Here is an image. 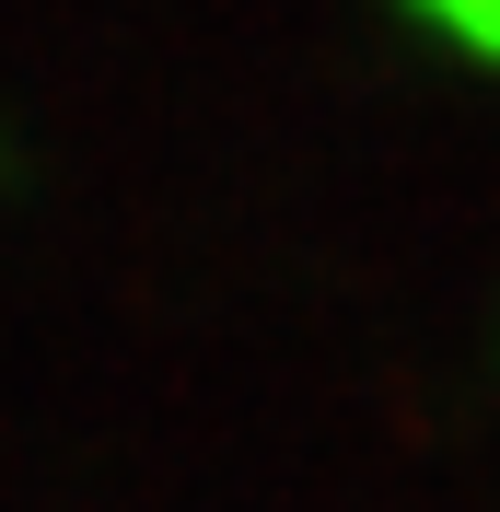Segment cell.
<instances>
[{
    "label": "cell",
    "instance_id": "1",
    "mask_svg": "<svg viewBox=\"0 0 500 512\" xmlns=\"http://www.w3.org/2000/svg\"><path fill=\"white\" fill-rule=\"evenodd\" d=\"M407 24H431L454 59H477V70H500V0H407Z\"/></svg>",
    "mask_w": 500,
    "mask_h": 512
}]
</instances>
